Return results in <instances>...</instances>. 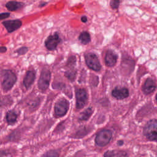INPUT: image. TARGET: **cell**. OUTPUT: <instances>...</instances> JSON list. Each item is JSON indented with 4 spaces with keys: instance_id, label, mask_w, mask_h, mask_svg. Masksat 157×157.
<instances>
[{
    "instance_id": "obj_1",
    "label": "cell",
    "mask_w": 157,
    "mask_h": 157,
    "mask_svg": "<svg viewBox=\"0 0 157 157\" xmlns=\"http://www.w3.org/2000/svg\"><path fill=\"white\" fill-rule=\"evenodd\" d=\"M1 75L3 90L4 91L10 90L17 82L16 74L10 69H5L1 71Z\"/></svg>"
},
{
    "instance_id": "obj_2",
    "label": "cell",
    "mask_w": 157,
    "mask_h": 157,
    "mask_svg": "<svg viewBox=\"0 0 157 157\" xmlns=\"http://www.w3.org/2000/svg\"><path fill=\"white\" fill-rule=\"evenodd\" d=\"M144 133L148 139L157 141V120L149 121L145 126Z\"/></svg>"
},
{
    "instance_id": "obj_3",
    "label": "cell",
    "mask_w": 157,
    "mask_h": 157,
    "mask_svg": "<svg viewBox=\"0 0 157 157\" xmlns=\"http://www.w3.org/2000/svg\"><path fill=\"white\" fill-rule=\"evenodd\" d=\"M51 78V74L49 70L44 69L41 73L38 81V88L40 90L44 91H45L50 84Z\"/></svg>"
},
{
    "instance_id": "obj_4",
    "label": "cell",
    "mask_w": 157,
    "mask_h": 157,
    "mask_svg": "<svg viewBox=\"0 0 157 157\" xmlns=\"http://www.w3.org/2000/svg\"><path fill=\"white\" fill-rule=\"evenodd\" d=\"M112 137V132L108 129L101 131L96 136L95 142L99 146H104L110 140Z\"/></svg>"
},
{
    "instance_id": "obj_5",
    "label": "cell",
    "mask_w": 157,
    "mask_h": 157,
    "mask_svg": "<svg viewBox=\"0 0 157 157\" xmlns=\"http://www.w3.org/2000/svg\"><path fill=\"white\" fill-rule=\"evenodd\" d=\"M85 61L86 65L91 69L95 71H99L101 66L98 56L93 53H88L85 55Z\"/></svg>"
},
{
    "instance_id": "obj_6",
    "label": "cell",
    "mask_w": 157,
    "mask_h": 157,
    "mask_svg": "<svg viewBox=\"0 0 157 157\" xmlns=\"http://www.w3.org/2000/svg\"><path fill=\"white\" fill-rule=\"evenodd\" d=\"M69 109V102L65 99L59 100L55 105V114L56 117H63L67 112Z\"/></svg>"
},
{
    "instance_id": "obj_7",
    "label": "cell",
    "mask_w": 157,
    "mask_h": 157,
    "mask_svg": "<svg viewBox=\"0 0 157 157\" xmlns=\"http://www.w3.org/2000/svg\"><path fill=\"white\" fill-rule=\"evenodd\" d=\"M76 96V107L78 109L83 108L87 101V93L85 89H77L75 93Z\"/></svg>"
},
{
    "instance_id": "obj_8",
    "label": "cell",
    "mask_w": 157,
    "mask_h": 157,
    "mask_svg": "<svg viewBox=\"0 0 157 157\" xmlns=\"http://www.w3.org/2000/svg\"><path fill=\"white\" fill-rule=\"evenodd\" d=\"M61 42V39L58 33L50 35L45 41V45L48 50H54L56 48L58 45Z\"/></svg>"
},
{
    "instance_id": "obj_9",
    "label": "cell",
    "mask_w": 157,
    "mask_h": 157,
    "mask_svg": "<svg viewBox=\"0 0 157 157\" xmlns=\"http://www.w3.org/2000/svg\"><path fill=\"white\" fill-rule=\"evenodd\" d=\"M21 21L20 20H6L2 22V25L9 33H12L16 31L21 27Z\"/></svg>"
},
{
    "instance_id": "obj_10",
    "label": "cell",
    "mask_w": 157,
    "mask_h": 157,
    "mask_svg": "<svg viewBox=\"0 0 157 157\" xmlns=\"http://www.w3.org/2000/svg\"><path fill=\"white\" fill-rule=\"evenodd\" d=\"M112 94L118 99H123L129 96V91L124 87H117L112 91Z\"/></svg>"
},
{
    "instance_id": "obj_11",
    "label": "cell",
    "mask_w": 157,
    "mask_h": 157,
    "mask_svg": "<svg viewBox=\"0 0 157 157\" xmlns=\"http://www.w3.org/2000/svg\"><path fill=\"white\" fill-rule=\"evenodd\" d=\"M36 72L33 70H29L26 72L23 79V85L26 88H29L35 80Z\"/></svg>"
},
{
    "instance_id": "obj_12",
    "label": "cell",
    "mask_w": 157,
    "mask_h": 157,
    "mask_svg": "<svg viewBox=\"0 0 157 157\" xmlns=\"http://www.w3.org/2000/svg\"><path fill=\"white\" fill-rule=\"evenodd\" d=\"M156 87V85L155 81L152 78H148L145 80L142 87V90L145 94H148L153 92Z\"/></svg>"
},
{
    "instance_id": "obj_13",
    "label": "cell",
    "mask_w": 157,
    "mask_h": 157,
    "mask_svg": "<svg viewBox=\"0 0 157 157\" xmlns=\"http://www.w3.org/2000/svg\"><path fill=\"white\" fill-rule=\"evenodd\" d=\"M117 56L111 50H109L107 52L105 56V63L107 66H113L117 63Z\"/></svg>"
},
{
    "instance_id": "obj_14",
    "label": "cell",
    "mask_w": 157,
    "mask_h": 157,
    "mask_svg": "<svg viewBox=\"0 0 157 157\" xmlns=\"http://www.w3.org/2000/svg\"><path fill=\"white\" fill-rule=\"evenodd\" d=\"M104 157H128L126 152L120 150L108 151L104 153Z\"/></svg>"
},
{
    "instance_id": "obj_15",
    "label": "cell",
    "mask_w": 157,
    "mask_h": 157,
    "mask_svg": "<svg viewBox=\"0 0 157 157\" xmlns=\"http://www.w3.org/2000/svg\"><path fill=\"white\" fill-rule=\"evenodd\" d=\"M23 6V4L17 1H9L6 4V8L12 12L16 11Z\"/></svg>"
},
{
    "instance_id": "obj_16",
    "label": "cell",
    "mask_w": 157,
    "mask_h": 157,
    "mask_svg": "<svg viewBox=\"0 0 157 157\" xmlns=\"http://www.w3.org/2000/svg\"><path fill=\"white\" fill-rule=\"evenodd\" d=\"M17 117L18 115L14 110L8 111L6 115V121L9 124H14L17 120Z\"/></svg>"
},
{
    "instance_id": "obj_17",
    "label": "cell",
    "mask_w": 157,
    "mask_h": 157,
    "mask_svg": "<svg viewBox=\"0 0 157 157\" xmlns=\"http://www.w3.org/2000/svg\"><path fill=\"white\" fill-rule=\"evenodd\" d=\"M79 40L83 44H86L90 42L91 38L90 36L88 33L87 32H82L79 36Z\"/></svg>"
},
{
    "instance_id": "obj_18",
    "label": "cell",
    "mask_w": 157,
    "mask_h": 157,
    "mask_svg": "<svg viewBox=\"0 0 157 157\" xmlns=\"http://www.w3.org/2000/svg\"><path fill=\"white\" fill-rule=\"evenodd\" d=\"M93 112V109L91 107H88L86 110L83 112L79 117V119L81 120H86L89 118Z\"/></svg>"
},
{
    "instance_id": "obj_19",
    "label": "cell",
    "mask_w": 157,
    "mask_h": 157,
    "mask_svg": "<svg viewBox=\"0 0 157 157\" xmlns=\"http://www.w3.org/2000/svg\"><path fill=\"white\" fill-rule=\"evenodd\" d=\"M65 76L70 80H73L75 76V71L74 70H69L65 72Z\"/></svg>"
},
{
    "instance_id": "obj_20",
    "label": "cell",
    "mask_w": 157,
    "mask_h": 157,
    "mask_svg": "<svg viewBox=\"0 0 157 157\" xmlns=\"http://www.w3.org/2000/svg\"><path fill=\"white\" fill-rule=\"evenodd\" d=\"M58 156H59V155L56 151L54 150H50L45 153L42 157H58Z\"/></svg>"
},
{
    "instance_id": "obj_21",
    "label": "cell",
    "mask_w": 157,
    "mask_h": 157,
    "mask_svg": "<svg viewBox=\"0 0 157 157\" xmlns=\"http://www.w3.org/2000/svg\"><path fill=\"white\" fill-rule=\"evenodd\" d=\"M28 51V48L26 47H22L19 48H18L16 51L15 53H17L19 55H25L27 52Z\"/></svg>"
},
{
    "instance_id": "obj_22",
    "label": "cell",
    "mask_w": 157,
    "mask_h": 157,
    "mask_svg": "<svg viewBox=\"0 0 157 157\" xmlns=\"http://www.w3.org/2000/svg\"><path fill=\"white\" fill-rule=\"evenodd\" d=\"M119 3H120L119 1H110V4L113 9H117L119 6Z\"/></svg>"
},
{
    "instance_id": "obj_23",
    "label": "cell",
    "mask_w": 157,
    "mask_h": 157,
    "mask_svg": "<svg viewBox=\"0 0 157 157\" xmlns=\"http://www.w3.org/2000/svg\"><path fill=\"white\" fill-rule=\"evenodd\" d=\"M10 14L8 12H4V13H0V20L7 18L10 16Z\"/></svg>"
},
{
    "instance_id": "obj_24",
    "label": "cell",
    "mask_w": 157,
    "mask_h": 157,
    "mask_svg": "<svg viewBox=\"0 0 157 157\" xmlns=\"http://www.w3.org/2000/svg\"><path fill=\"white\" fill-rule=\"evenodd\" d=\"M7 51V48L4 46L0 47V53H4Z\"/></svg>"
},
{
    "instance_id": "obj_25",
    "label": "cell",
    "mask_w": 157,
    "mask_h": 157,
    "mask_svg": "<svg viewBox=\"0 0 157 157\" xmlns=\"http://www.w3.org/2000/svg\"><path fill=\"white\" fill-rule=\"evenodd\" d=\"M81 20L83 21V22H86L87 21V18L85 17V16H83L82 18H81Z\"/></svg>"
},
{
    "instance_id": "obj_26",
    "label": "cell",
    "mask_w": 157,
    "mask_h": 157,
    "mask_svg": "<svg viewBox=\"0 0 157 157\" xmlns=\"http://www.w3.org/2000/svg\"><path fill=\"white\" fill-rule=\"evenodd\" d=\"M118 144L119 145H121L123 144V141H119V142H118Z\"/></svg>"
},
{
    "instance_id": "obj_27",
    "label": "cell",
    "mask_w": 157,
    "mask_h": 157,
    "mask_svg": "<svg viewBox=\"0 0 157 157\" xmlns=\"http://www.w3.org/2000/svg\"><path fill=\"white\" fill-rule=\"evenodd\" d=\"M156 101L157 102V94H156Z\"/></svg>"
}]
</instances>
